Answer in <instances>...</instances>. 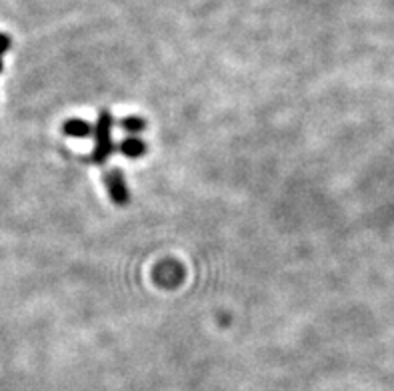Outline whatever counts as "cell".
Listing matches in <instances>:
<instances>
[{"label":"cell","instance_id":"obj_1","mask_svg":"<svg viewBox=\"0 0 394 391\" xmlns=\"http://www.w3.org/2000/svg\"><path fill=\"white\" fill-rule=\"evenodd\" d=\"M112 126H114V118H112L111 112L100 110L99 120L94 124V148H92V154H90V160L94 164H104L114 152Z\"/></svg>","mask_w":394,"mask_h":391},{"label":"cell","instance_id":"obj_2","mask_svg":"<svg viewBox=\"0 0 394 391\" xmlns=\"http://www.w3.org/2000/svg\"><path fill=\"white\" fill-rule=\"evenodd\" d=\"M104 184H106L109 196H111L112 202H114L116 206H126V204L130 202L128 184H126L123 172L118 170V168L104 172Z\"/></svg>","mask_w":394,"mask_h":391},{"label":"cell","instance_id":"obj_3","mask_svg":"<svg viewBox=\"0 0 394 391\" xmlns=\"http://www.w3.org/2000/svg\"><path fill=\"white\" fill-rule=\"evenodd\" d=\"M118 150H121V154H124L126 158L138 160L140 156L147 154V142L140 140V138H136V136H130V138H124Z\"/></svg>","mask_w":394,"mask_h":391},{"label":"cell","instance_id":"obj_4","mask_svg":"<svg viewBox=\"0 0 394 391\" xmlns=\"http://www.w3.org/2000/svg\"><path fill=\"white\" fill-rule=\"evenodd\" d=\"M62 130H64V134L70 136V138H87V136L92 134V126L87 120H80V118L66 120L64 126H62Z\"/></svg>","mask_w":394,"mask_h":391},{"label":"cell","instance_id":"obj_5","mask_svg":"<svg viewBox=\"0 0 394 391\" xmlns=\"http://www.w3.org/2000/svg\"><path fill=\"white\" fill-rule=\"evenodd\" d=\"M121 128H123L124 132L135 136L147 130V122H144L142 118H138V116H128V118L121 120Z\"/></svg>","mask_w":394,"mask_h":391},{"label":"cell","instance_id":"obj_6","mask_svg":"<svg viewBox=\"0 0 394 391\" xmlns=\"http://www.w3.org/2000/svg\"><path fill=\"white\" fill-rule=\"evenodd\" d=\"M8 46H11L8 37H6V34H0V54H4V52L8 50Z\"/></svg>","mask_w":394,"mask_h":391},{"label":"cell","instance_id":"obj_7","mask_svg":"<svg viewBox=\"0 0 394 391\" xmlns=\"http://www.w3.org/2000/svg\"><path fill=\"white\" fill-rule=\"evenodd\" d=\"M0 72H2V58H0Z\"/></svg>","mask_w":394,"mask_h":391}]
</instances>
